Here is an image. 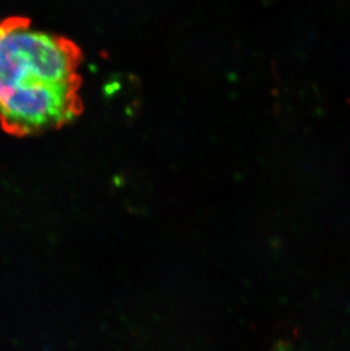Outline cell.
Segmentation results:
<instances>
[{
    "mask_svg": "<svg viewBox=\"0 0 350 351\" xmlns=\"http://www.w3.org/2000/svg\"><path fill=\"white\" fill-rule=\"evenodd\" d=\"M82 53L67 38L34 27L29 17L0 21V128L16 138L73 122L82 112Z\"/></svg>",
    "mask_w": 350,
    "mask_h": 351,
    "instance_id": "6da1fadb",
    "label": "cell"
}]
</instances>
